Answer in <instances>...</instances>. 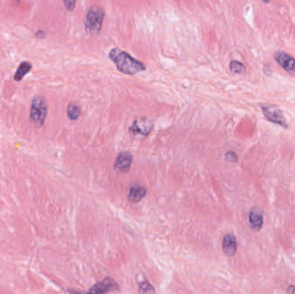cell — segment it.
<instances>
[{
	"mask_svg": "<svg viewBox=\"0 0 295 294\" xmlns=\"http://www.w3.org/2000/svg\"><path fill=\"white\" fill-rule=\"evenodd\" d=\"M287 291H288V293H289V294H293L295 292V288L294 286H289L288 289H287Z\"/></svg>",
	"mask_w": 295,
	"mask_h": 294,
	"instance_id": "d6986e66",
	"label": "cell"
},
{
	"mask_svg": "<svg viewBox=\"0 0 295 294\" xmlns=\"http://www.w3.org/2000/svg\"><path fill=\"white\" fill-rule=\"evenodd\" d=\"M138 291L140 294H155V289L153 285L148 281H144L139 283Z\"/></svg>",
	"mask_w": 295,
	"mask_h": 294,
	"instance_id": "5bb4252c",
	"label": "cell"
},
{
	"mask_svg": "<svg viewBox=\"0 0 295 294\" xmlns=\"http://www.w3.org/2000/svg\"><path fill=\"white\" fill-rule=\"evenodd\" d=\"M46 36V33L42 30H38L37 32L35 33V37L38 39L44 38Z\"/></svg>",
	"mask_w": 295,
	"mask_h": 294,
	"instance_id": "ac0fdd59",
	"label": "cell"
},
{
	"mask_svg": "<svg viewBox=\"0 0 295 294\" xmlns=\"http://www.w3.org/2000/svg\"><path fill=\"white\" fill-rule=\"evenodd\" d=\"M48 114V105L42 96H35L32 100L30 108V123L36 129L42 128Z\"/></svg>",
	"mask_w": 295,
	"mask_h": 294,
	"instance_id": "7a4b0ae2",
	"label": "cell"
},
{
	"mask_svg": "<svg viewBox=\"0 0 295 294\" xmlns=\"http://www.w3.org/2000/svg\"><path fill=\"white\" fill-rule=\"evenodd\" d=\"M249 223L251 230L258 232L263 228V212L260 208L254 207L249 213Z\"/></svg>",
	"mask_w": 295,
	"mask_h": 294,
	"instance_id": "9c48e42d",
	"label": "cell"
},
{
	"mask_svg": "<svg viewBox=\"0 0 295 294\" xmlns=\"http://www.w3.org/2000/svg\"><path fill=\"white\" fill-rule=\"evenodd\" d=\"M105 11L99 6H92L88 10L85 19V29L91 35H98L101 30Z\"/></svg>",
	"mask_w": 295,
	"mask_h": 294,
	"instance_id": "3957f363",
	"label": "cell"
},
{
	"mask_svg": "<svg viewBox=\"0 0 295 294\" xmlns=\"http://www.w3.org/2000/svg\"><path fill=\"white\" fill-rule=\"evenodd\" d=\"M261 109L263 112V115L265 116L269 121L276 125L282 126L283 128H287V121L283 116L282 111L277 107V106H274V105H264V104H261Z\"/></svg>",
	"mask_w": 295,
	"mask_h": 294,
	"instance_id": "5b68a950",
	"label": "cell"
},
{
	"mask_svg": "<svg viewBox=\"0 0 295 294\" xmlns=\"http://www.w3.org/2000/svg\"><path fill=\"white\" fill-rule=\"evenodd\" d=\"M109 58L122 74L134 75L146 69V66L143 62L136 60L135 58L120 48H113L110 51Z\"/></svg>",
	"mask_w": 295,
	"mask_h": 294,
	"instance_id": "6da1fadb",
	"label": "cell"
},
{
	"mask_svg": "<svg viewBox=\"0 0 295 294\" xmlns=\"http://www.w3.org/2000/svg\"><path fill=\"white\" fill-rule=\"evenodd\" d=\"M117 282L111 278H105L102 282L93 285L89 290V294H107L110 292L118 290Z\"/></svg>",
	"mask_w": 295,
	"mask_h": 294,
	"instance_id": "ba28073f",
	"label": "cell"
},
{
	"mask_svg": "<svg viewBox=\"0 0 295 294\" xmlns=\"http://www.w3.org/2000/svg\"><path fill=\"white\" fill-rule=\"evenodd\" d=\"M154 129V123L147 118H137L129 128L130 134L133 137H147Z\"/></svg>",
	"mask_w": 295,
	"mask_h": 294,
	"instance_id": "277c9868",
	"label": "cell"
},
{
	"mask_svg": "<svg viewBox=\"0 0 295 294\" xmlns=\"http://www.w3.org/2000/svg\"><path fill=\"white\" fill-rule=\"evenodd\" d=\"M70 294H89V293H85V292L81 291H71L69 290Z\"/></svg>",
	"mask_w": 295,
	"mask_h": 294,
	"instance_id": "ffe728a7",
	"label": "cell"
},
{
	"mask_svg": "<svg viewBox=\"0 0 295 294\" xmlns=\"http://www.w3.org/2000/svg\"><path fill=\"white\" fill-rule=\"evenodd\" d=\"M230 70L233 74H244V72H245V67L240 61H231V63H230Z\"/></svg>",
	"mask_w": 295,
	"mask_h": 294,
	"instance_id": "9a60e30c",
	"label": "cell"
},
{
	"mask_svg": "<svg viewBox=\"0 0 295 294\" xmlns=\"http://www.w3.org/2000/svg\"><path fill=\"white\" fill-rule=\"evenodd\" d=\"M75 3H76L75 1H64L65 6L67 8V10H69V11L74 10Z\"/></svg>",
	"mask_w": 295,
	"mask_h": 294,
	"instance_id": "e0dca14e",
	"label": "cell"
},
{
	"mask_svg": "<svg viewBox=\"0 0 295 294\" xmlns=\"http://www.w3.org/2000/svg\"><path fill=\"white\" fill-rule=\"evenodd\" d=\"M225 160L230 161V162H232V163L238 161V155L233 151H229V152H227V153H225Z\"/></svg>",
	"mask_w": 295,
	"mask_h": 294,
	"instance_id": "2e32d148",
	"label": "cell"
},
{
	"mask_svg": "<svg viewBox=\"0 0 295 294\" xmlns=\"http://www.w3.org/2000/svg\"><path fill=\"white\" fill-rule=\"evenodd\" d=\"M67 114L71 120H77L81 114V107L78 103H69L67 107Z\"/></svg>",
	"mask_w": 295,
	"mask_h": 294,
	"instance_id": "4fadbf2b",
	"label": "cell"
},
{
	"mask_svg": "<svg viewBox=\"0 0 295 294\" xmlns=\"http://www.w3.org/2000/svg\"><path fill=\"white\" fill-rule=\"evenodd\" d=\"M32 68V64L29 61H23L16 70L14 75V80L16 81H21L25 77L26 74H29V71Z\"/></svg>",
	"mask_w": 295,
	"mask_h": 294,
	"instance_id": "7c38bea8",
	"label": "cell"
},
{
	"mask_svg": "<svg viewBox=\"0 0 295 294\" xmlns=\"http://www.w3.org/2000/svg\"><path fill=\"white\" fill-rule=\"evenodd\" d=\"M222 249L226 256H234L238 250V243L237 238L233 234L229 233L225 235L222 242Z\"/></svg>",
	"mask_w": 295,
	"mask_h": 294,
	"instance_id": "30bf717a",
	"label": "cell"
},
{
	"mask_svg": "<svg viewBox=\"0 0 295 294\" xmlns=\"http://www.w3.org/2000/svg\"><path fill=\"white\" fill-rule=\"evenodd\" d=\"M274 59L283 67V69L291 75L295 76V59L286 52L276 51Z\"/></svg>",
	"mask_w": 295,
	"mask_h": 294,
	"instance_id": "8992f818",
	"label": "cell"
},
{
	"mask_svg": "<svg viewBox=\"0 0 295 294\" xmlns=\"http://www.w3.org/2000/svg\"><path fill=\"white\" fill-rule=\"evenodd\" d=\"M146 194H147V190L144 186L133 185L129 191L128 200L131 203H138L145 198Z\"/></svg>",
	"mask_w": 295,
	"mask_h": 294,
	"instance_id": "8fae6325",
	"label": "cell"
},
{
	"mask_svg": "<svg viewBox=\"0 0 295 294\" xmlns=\"http://www.w3.org/2000/svg\"><path fill=\"white\" fill-rule=\"evenodd\" d=\"M133 161V156L131 153L123 151L119 153V155L116 158L114 162V170L118 173H128Z\"/></svg>",
	"mask_w": 295,
	"mask_h": 294,
	"instance_id": "52a82bcc",
	"label": "cell"
}]
</instances>
